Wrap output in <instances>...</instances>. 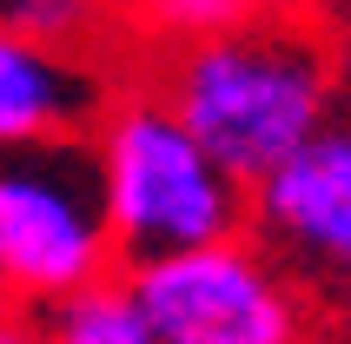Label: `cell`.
Segmentation results:
<instances>
[{
    "instance_id": "cell-1",
    "label": "cell",
    "mask_w": 351,
    "mask_h": 344,
    "mask_svg": "<svg viewBox=\"0 0 351 344\" xmlns=\"http://www.w3.org/2000/svg\"><path fill=\"white\" fill-rule=\"evenodd\" d=\"M153 93L213 146L239 186H258L338 113V53L325 27L278 0L232 34L173 47Z\"/></svg>"
},
{
    "instance_id": "cell-2",
    "label": "cell",
    "mask_w": 351,
    "mask_h": 344,
    "mask_svg": "<svg viewBox=\"0 0 351 344\" xmlns=\"http://www.w3.org/2000/svg\"><path fill=\"white\" fill-rule=\"evenodd\" d=\"M86 139H93L119 265H146L166 251L245 232V186L153 86L113 93Z\"/></svg>"
},
{
    "instance_id": "cell-3",
    "label": "cell",
    "mask_w": 351,
    "mask_h": 344,
    "mask_svg": "<svg viewBox=\"0 0 351 344\" xmlns=\"http://www.w3.org/2000/svg\"><path fill=\"white\" fill-rule=\"evenodd\" d=\"M0 271L20 311L47 305L99 271H119L113 219H106L86 133L0 146Z\"/></svg>"
},
{
    "instance_id": "cell-4",
    "label": "cell",
    "mask_w": 351,
    "mask_h": 344,
    "mask_svg": "<svg viewBox=\"0 0 351 344\" xmlns=\"http://www.w3.org/2000/svg\"><path fill=\"white\" fill-rule=\"evenodd\" d=\"M159 344H312V291L252 232L119 265Z\"/></svg>"
},
{
    "instance_id": "cell-5",
    "label": "cell",
    "mask_w": 351,
    "mask_h": 344,
    "mask_svg": "<svg viewBox=\"0 0 351 344\" xmlns=\"http://www.w3.org/2000/svg\"><path fill=\"white\" fill-rule=\"evenodd\" d=\"M245 232L298 271L305 291L351 298V119H325L292 159L245 186Z\"/></svg>"
},
{
    "instance_id": "cell-6",
    "label": "cell",
    "mask_w": 351,
    "mask_h": 344,
    "mask_svg": "<svg viewBox=\"0 0 351 344\" xmlns=\"http://www.w3.org/2000/svg\"><path fill=\"white\" fill-rule=\"evenodd\" d=\"M113 99L99 47H66L20 27H0V146L93 133Z\"/></svg>"
},
{
    "instance_id": "cell-7",
    "label": "cell",
    "mask_w": 351,
    "mask_h": 344,
    "mask_svg": "<svg viewBox=\"0 0 351 344\" xmlns=\"http://www.w3.org/2000/svg\"><path fill=\"white\" fill-rule=\"evenodd\" d=\"M27 318H34L40 344H159V331H153V318H146L126 271H99L86 285L34 305Z\"/></svg>"
},
{
    "instance_id": "cell-8",
    "label": "cell",
    "mask_w": 351,
    "mask_h": 344,
    "mask_svg": "<svg viewBox=\"0 0 351 344\" xmlns=\"http://www.w3.org/2000/svg\"><path fill=\"white\" fill-rule=\"evenodd\" d=\"M265 7H278V0H113V20L133 40L173 53V47H193V40L232 34V27L258 20Z\"/></svg>"
},
{
    "instance_id": "cell-9",
    "label": "cell",
    "mask_w": 351,
    "mask_h": 344,
    "mask_svg": "<svg viewBox=\"0 0 351 344\" xmlns=\"http://www.w3.org/2000/svg\"><path fill=\"white\" fill-rule=\"evenodd\" d=\"M0 27L66 40V47H99V34L113 27V0H0Z\"/></svg>"
},
{
    "instance_id": "cell-10",
    "label": "cell",
    "mask_w": 351,
    "mask_h": 344,
    "mask_svg": "<svg viewBox=\"0 0 351 344\" xmlns=\"http://www.w3.org/2000/svg\"><path fill=\"white\" fill-rule=\"evenodd\" d=\"M0 344H40L34 318H27V311H0Z\"/></svg>"
},
{
    "instance_id": "cell-11",
    "label": "cell",
    "mask_w": 351,
    "mask_h": 344,
    "mask_svg": "<svg viewBox=\"0 0 351 344\" xmlns=\"http://www.w3.org/2000/svg\"><path fill=\"white\" fill-rule=\"evenodd\" d=\"M0 311H20V298H14V285H7V271H0Z\"/></svg>"
}]
</instances>
